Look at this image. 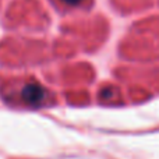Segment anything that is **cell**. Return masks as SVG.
<instances>
[{
	"label": "cell",
	"mask_w": 159,
	"mask_h": 159,
	"mask_svg": "<svg viewBox=\"0 0 159 159\" xmlns=\"http://www.w3.org/2000/svg\"><path fill=\"white\" fill-rule=\"evenodd\" d=\"M61 2H64L66 4H69V6H77V4H80V3L82 2V0H61Z\"/></svg>",
	"instance_id": "2"
},
{
	"label": "cell",
	"mask_w": 159,
	"mask_h": 159,
	"mask_svg": "<svg viewBox=\"0 0 159 159\" xmlns=\"http://www.w3.org/2000/svg\"><path fill=\"white\" fill-rule=\"evenodd\" d=\"M22 101L25 103L31 105V106H36V105L42 103L46 98V92L45 89L38 84V82H28L24 85L21 91Z\"/></svg>",
	"instance_id": "1"
}]
</instances>
